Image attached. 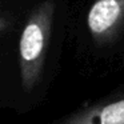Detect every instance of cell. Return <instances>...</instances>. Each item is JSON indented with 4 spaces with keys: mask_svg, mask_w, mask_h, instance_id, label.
I'll use <instances>...</instances> for the list:
<instances>
[{
    "mask_svg": "<svg viewBox=\"0 0 124 124\" xmlns=\"http://www.w3.org/2000/svg\"><path fill=\"white\" fill-rule=\"evenodd\" d=\"M55 3L46 0L28 17L19 41V65L22 84L31 91L38 84L43 71L46 54L51 38Z\"/></svg>",
    "mask_w": 124,
    "mask_h": 124,
    "instance_id": "obj_1",
    "label": "cell"
},
{
    "mask_svg": "<svg viewBox=\"0 0 124 124\" xmlns=\"http://www.w3.org/2000/svg\"><path fill=\"white\" fill-rule=\"evenodd\" d=\"M124 23V0H93L87 27L96 44L113 40Z\"/></svg>",
    "mask_w": 124,
    "mask_h": 124,
    "instance_id": "obj_2",
    "label": "cell"
},
{
    "mask_svg": "<svg viewBox=\"0 0 124 124\" xmlns=\"http://www.w3.org/2000/svg\"><path fill=\"white\" fill-rule=\"evenodd\" d=\"M57 124H124V92L76 111Z\"/></svg>",
    "mask_w": 124,
    "mask_h": 124,
    "instance_id": "obj_3",
    "label": "cell"
},
{
    "mask_svg": "<svg viewBox=\"0 0 124 124\" xmlns=\"http://www.w3.org/2000/svg\"><path fill=\"white\" fill-rule=\"evenodd\" d=\"M8 27V23H7L6 19H3V17L0 16V32H3L6 28Z\"/></svg>",
    "mask_w": 124,
    "mask_h": 124,
    "instance_id": "obj_4",
    "label": "cell"
}]
</instances>
